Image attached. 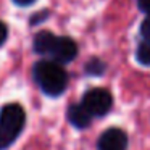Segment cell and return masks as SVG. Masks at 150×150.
<instances>
[{
    "label": "cell",
    "instance_id": "1",
    "mask_svg": "<svg viewBox=\"0 0 150 150\" xmlns=\"http://www.w3.org/2000/svg\"><path fill=\"white\" fill-rule=\"evenodd\" d=\"M34 81L40 91L49 97H58L65 92L68 86V74L60 63L53 60H42L34 65L33 69Z\"/></svg>",
    "mask_w": 150,
    "mask_h": 150
},
{
    "label": "cell",
    "instance_id": "2",
    "mask_svg": "<svg viewBox=\"0 0 150 150\" xmlns=\"http://www.w3.org/2000/svg\"><path fill=\"white\" fill-rule=\"evenodd\" d=\"M26 123L24 108L18 103H8L0 110V129L16 139Z\"/></svg>",
    "mask_w": 150,
    "mask_h": 150
},
{
    "label": "cell",
    "instance_id": "3",
    "mask_svg": "<svg viewBox=\"0 0 150 150\" xmlns=\"http://www.w3.org/2000/svg\"><path fill=\"white\" fill-rule=\"evenodd\" d=\"M81 103L84 105V108L92 116H105L111 110L113 97L107 89L95 87V89H89L86 92Z\"/></svg>",
    "mask_w": 150,
    "mask_h": 150
},
{
    "label": "cell",
    "instance_id": "4",
    "mask_svg": "<svg viewBox=\"0 0 150 150\" xmlns=\"http://www.w3.org/2000/svg\"><path fill=\"white\" fill-rule=\"evenodd\" d=\"M76 55H78V45H76L74 40L69 39V37H57L53 49L50 52V57H52L53 62L65 65V63L73 62Z\"/></svg>",
    "mask_w": 150,
    "mask_h": 150
},
{
    "label": "cell",
    "instance_id": "5",
    "mask_svg": "<svg viewBox=\"0 0 150 150\" xmlns=\"http://www.w3.org/2000/svg\"><path fill=\"white\" fill-rule=\"evenodd\" d=\"M98 150H126L127 134L120 127H110L98 137Z\"/></svg>",
    "mask_w": 150,
    "mask_h": 150
},
{
    "label": "cell",
    "instance_id": "6",
    "mask_svg": "<svg viewBox=\"0 0 150 150\" xmlns=\"http://www.w3.org/2000/svg\"><path fill=\"white\" fill-rule=\"evenodd\" d=\"M66 118H68L69 123L74 127H78V129H86V127H89V124H91V121H92V115L86 110L82 103L69 105L68 110H66Z\"/></svg>",
    "mask_w": 150,
    "mask_h": 150
},
{
    "label": "cell",
    "instance_id": "7",
    "mask_svg": "<svg viewBox=\"0 0 150 150\" xmlns=\"http://www.w3.org/2000/svg\"><path fill=\"white\" fill-rule=\"evenodd\" d=\"M55 39H57V36H53L49 31L37 33L36 37H34V42H33L34 52L39 53V55H50V52L53 49V44H55Z\"/></svg>",
    "mask_w": 150,
    "mask_h": 150
},
{
    "label": "cell",
    "instance_id": "8",
    "mask_svg": "<svg viewBox=\"0 0 150 150\" xmlns=\"http://www.w3.org/2000/svg\"><path fill=\"white\" fill-rule=\"evenodd\" d=\"M136 60L144 66H150V40L144 39L142 42L137 45L136 50Z\"/></svg>",
    "mask_w": 150,
    "mask_h": 150
},
{
    "label": "cell",
    "instance_id": "9",
    "mask_svg": "<svg viewBox=\"0 0 150 150\" xmlns=\"http://www.w3.org/2000/svg\"><path fill=\"white\" fill-rule=\"evenodd\" d=\"M103 69H105V65L100 62V60H97V58L91 60V62L86 65V71H87L89 74L98 76V74H102V73H103Z\"/></svg>",
    "mask_w": 150,
    "mask_h": 150
},
{
    "label": "cell",
    "instance_id": "10",
    "mask_svg": "<svg viewBox=\"0 0 150 150\" xmlns=\"http://www.w3.org/2000/svg\"><path fill=\"white\" fill-rule=\"evenodd\" d=\"M15 137H11L10 134H7L5 131H2L0 129V150H5V149H8V147L11 145V144L15 142Z\"/></svg>",
    "mask_w": 150,
    "mask_h": 150
},
{
    "label": "cell",
    "instance_id": "11",
    "mask_svg": "<svg viewBox=\"0 0 150 150\" xmlns=\"http://www.w3.org/2000/svg\"><path fill=\"white\" fill-rule=\"evenodd\" d=\"M140 34H142V37L145 40H150V15L140 24Z\"/></svg>",
    "mask_w": 150,
    "mask_h": 150
},
{
    "label": "cell",
    "instance_id": "12",
    "mask_svg": "<svg viewBox=\"0 0 150 150\" xmlns=\"http://www.w3.org/2000/svg\"><path fill=\"white\" fill-rule=\"evenodd\" d=\"M137 7L142 13L150 15V0H137Z\"/></svg>",
    "mask_w": 150,
    "mask_h": 150
},
{
    "label": "cell",
    "instance_id": "13",
    "mask_svg": "<svg viewBox=\"0 0 150 150\" xmlns=\"http://www.w3.org/2000/svg\"><path fill=\"white\" fill-rule=\"evenodd\" d=\"M7 37H8V29H7V26H5V23L0 21V45H4L5 44Z\"/></svg>",
    "mask_w": 150,
    "mask_h": 150
},
{
    "label": "cell",
    "instance_id": "14",
    "mask_svg": "<svg viewBox=\"0 0 150 150\" xmlns=\"http://www.w3.org/2000/svg\"><path fill=\"white\" fill-rule=\"evenodd\" d=\"M16 5H20V7H28V5H31V4H34L36 0H13Z\"/></svg>",
    "mask_w": 150,
    "mask_h": 150
}]
</instances>
